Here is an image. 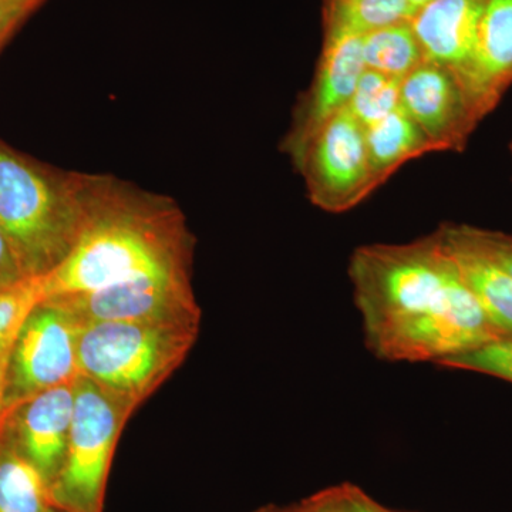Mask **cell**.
Returning a JSON list of instances; mask_svg holds the SVG:
<instances>
[{"mask_svg":"<svg viewBox=\"0 0 512 512\" xmlns=\"http://www.w3.org/2000/svg\"><path fill=\"white\" fill-rule=\"evenodd\" d=\"M349 278L367 348L379 359L443 365L498 339L437 231L355 249Z\"/></svg>","mask_w":512,"mask_h":512,"instance_id":"1","label":"cell"},{"mask_svg":"<svg viewBox=\"0 0 512 512\" xmlns=\"http://www.w3.org/2000/svg\"><path fill=\"white\" fill-rule=\"evenodd\" d=\"M192 237L170 200L92 177L76 247L39 281L42 301L150 275H191Z\"/></svg>","mask_w":512,"mask_h":512,"instance_id":"2","label":"cell"},{"mask_svg":"<svg viewBox=\"0 0 512 512\" xmlns=\"http://www.w3.org/2000/svg\"><path fill=\"white\" fill-rule=\"evenodd\" d=\"M92 175L62 173L0 140V228L26 279L52 274L76 247Z\"/></svg>","mask_w":512,"mask_h":512,"instance_id":"3","label":"cell"},{"mask_svg":"<svg viewBox=\"0 0 512 512\" xmlns=\"http://www.w3.org/2000/svg\"><path fill=\"white\" fill-rule=\"evenodd\" d=\"M200 325L201 320L82 325L77 342L80 377L138 409L183 365Z\"/></svg>","mask_w":512,"mask_h":512,"instance_id":"4","label":"cell"},{"mask_svg":"<svg viewBox=\"0 0 512 512\" xmlns=\"http://www.w3.org/2000/svg\"><path fill=\"white\" fill-rule=\"evenodd\" d=\"M137 407L79 377L66 456L49 485L53 507L103 512L107 478L121 431Z\"/></svg>","mask_w":512,"mask_h":512,"instance_id":"5","label":"cell"},{"mask_svg":"<svg viewBox=\"0 0 512 512\" xmlns=\"http://www.w3.org/2000/svg\"><path fill=\"white\" fill-rule=\"evenodd\" d=\"M82 325L59 303H37L23 322L8 360L6 409L36 394L74 382L79 373L77 342Z\"/></svg>","mask_w":512,"mask_h":512,"instance_id":"6","label":"cell"},{"mask_svg":"<svg viewBox=\"0 0 512 512\" xmlns=\"http://www.w3.org/2000/svg\"><path fill=\"white\" fill-rule=\"evenodd\" d=\"M293 165L305 180L312 204L332 214L352 210L377 190L365 127L349 109L320 128Z\"/></svg>","mask_w":512,"mask_h":512,"instance_id":"7","label":"cell"},{"mask_svg":"<svg viewBox=\"0 0 512 512\" xmlns=\"http://www.w3.org/2000/svg\"><path fill=\"white\" fill-rule=\"evenodd\" d=\"M80 325L99 322L201 320L191 275H150L96 291L56 296Z\"/></svg>","mask_w":512,"mask_h":512,"instance_id":"8","label":"cell"},{"mask_svg":"<svg viewBox=\"0 0 512 512\" xmlns=\"http://www.w3.org/2000/svg\"><path fill=\"white\" fill-rule=\"evenodd\" d=\"M365 70L362 36L348 32L325 33L315 76L296 107L284 141L285 153L293 164L320 128L340 111L348 109Z\"/></svg>","mask_w":512,"mask_h":512,"instance_id":"9","label":"cell"},{"mask_svg":"<svg viewBox=\"0 0 512 512\" xmlns=\"http://www.w3.org/2000/svg\"><path fill=\"white\" fill-rule=\"evenodd\" d=\"M400 106L434 151H463L481 123L454 70L423 62L400 84Z\"/></svg>","mask_w":512,"mask_h":512,"instance_id":"10","label":"cell"},{"mask_svg":"<svg viewBox=\"0 0 512 512\" xmlns=\"http://www.w3.org/2000/svg\"><path fill=\"white\" fill-rule=\"evenodd\" d=\"M77 379L13 407L3 426L2 436L49 485L59 474L66 456Z\"/></svg>","mask_w":512,"mask_h":512,"instance_id":"11","label":"cell"},{"mask_svg":"<svg viewBox=\"0 0 512 512\" xmlns=\"http://www.w3.org/2000/svg\"><path fill=\"white\" fill-rule=\"evenodd\" d=\"M458 77L483 121L512 84V0H485L473 56Z\"/></svg>","mask_w":512,"mask_h":512,"instance_id":"12","label":"cell"},{"mask_svg":"<svg viewBox=\"0 0 512 512\" xmlns=\"http://www.w3.org/2000/svg\"><path fill=\"white\" fill-rule=\"evenodd\" d=\"M485 0H433L414 13V30L424 62L440 64L457 74L473 56Z\"/></svg>","mask_w":512,"mask_h":512,"instance_id":"13","label":"cell"},{"mask_svg":"<svg viewBox=\"0 0 512 512\" xmlns=\"http://www.w3.org/2000/svg\"><path fill=\"white\" fill-rule=\"evenodd\" d=\"M437 234L456 259L497 338H511L512 276L477 244L468 225L446 224L437 229Z\"/></svg>","mask_w":512,"mask_h":512,"instance_id":"14","label":"cell"},{"mask_svg":"<svg viewBox=\"0 0 512 512\" xmlns=\"http://www.w3.org/2000/svg\"><path fill=\"white\" fill-rule=\"evenodd\" d=\"M365 130L376 188L386 183L407 161L434 151L429 138L402 107Z\"/></svg>","mask_w":512,"mask_h":512,"instance_id":"15","label":"cell"},{"mask_svg":"<svg viewBox=\"0 0 512 512\" xmlns=\"http://www.w3.org/2000/svg\"><path fill=\"white\" fill-rule=\"evenodd\" d=\"M49 484L0 434V512H50Z\"/></svg>","mask_w":512,"mask_h":512,"instance_id":"16","label":"cell"},{"mask_svg":"<svg viewBox=\"0 0 512 512\" xmlns=\"http://www.w3.org/2000/svg\"><path fill=\"white\" fill-rule=\"evenodd\" d=\"M366 69L402 80L424 62L410 20L372 30L362 36Z\"/></svg>","mask_w":512,"mask_h":512,"instance_id":"17","label":"cell"},{"mask_svg":"<svg viewBox=\"0 0 512 512\" xmlns=\"http://www.w3.org/2000/svg\"><path fill=\"white\" fill-rule=\"evenodd\" d=\"M412 19L407 0H325V33L366 35L372 30Z\"/></svg>","mask_w":512,"mask_h":512,"instance_id":"18","label":"cell"},{"mask_svg":"<svg viewBox=\"0 0 512 512\" xmlns=\"http://www.w3.org/2000/svg\"><path fill=\"white\" fill-rule=\"evenodd\" d=\"M400 80L386 74L366 69L357 82L355 94L348 109L363 127L372 126L377 121L400 109Z\"/></svg>","mask_w":512,"mask_h":512,"instance_id":"19","label":"cell"},{"mask_svg":"<svg viewBox=\"0 0 512 512\" xmlns=\"http://www.w3.org/2000/svg\"><path fill=\"white\" fill-rule=\"evenodd\" d=\"M39 302L42 292L37 279H23L0 289V350L12 348L23 322Z\"/></svg>","mask_w":512,"mask_h":512,"instance_id":"20","label":"cell"},{"mask_svg":"<svg viewBox=\"0 0 512 512\" xmlns=\"http://www.w3.org/2000/svg\"><path fill=\"white\" fill-rule=\"evenodd\" d=\"M441 366L497 377L512 384V336L451 357Z\"/></svg>","mask_w":512,"mask_h":512,"instance_id":"21","label":"cell"},{"mask_svg":"<svg viewBox=\"0 0 512 512\" xmlns=\"http://www.w3.org/2000/svg\"><path fill=\"white\" fill-rule=\"evenodd\" d=\"M256 512H355V510L350 500L349 484H343L320 491L301 503L288 505V507L268 505Z\"/></svg>","mask_w":512,"mask_h":512,"instance_id":"22","label":"cell"},{"mask_svg":"<svg viewBox=\"0 0 512 512\" xmlns=\"http://www.w3.org/2000/svg\"><path fill=\"white\" fill-rule=\"evenodd\" d=\"M468 228L477 244L512 276V234L471 225H468Z\"/></svg>","mask_w":512,"mask_h":512,"instance_id":"23","label":"cell"},{"mask_svg":"<svg viewBox=\"0 0 512 512\" xmlns=\"http://www.w3.org/2000/svg\"><path fill=\"white\" fill-rule=\"evenodd\" d=\"M23 279L26 278L20 272L12 249L9 247L8 239L0 228V289L19 284Z\"/></svg>","mask_w":512,"mask_h":512,"instance_id":"24","label":"cell"},{"mask_svg":"<svg viewBox=\"0 0 512 512\" xmlns=\"http://www.w3.org/2000/svg\"><path fill=\"white\" fill-rule=\"evenodd\" d=\"M350 500H352L353 510L355 512H396L383 507L382 504L377 503L372 497H369L365 491L349 484Z\"/></svg>","mask_w":512,"mask_h":512,"instance_id":"25","label":"cell"},{"mask_svg":"<svg viewBox=\"0 0 512 512\" xmlns=\"http://www.w3.org/2000/svg\"><path fill=\"white\" fill-rule=\"evenodd\" d=\"M9 353L10 349L0 350V434H2L6 419H8V409H6V373H8Z\"/></svg>","mask_w":512,"mask_h":512,"instance_id":"26","label":"cell"},{"mask_svg":"<svg viewBox=\"0 0 512 512\" xmlns=\"http://www.w3.org/2000/svg\"><path fill=\"white\" fill-rule=\"evenodd\" d=\"M23 12L19 6L12 5L6 0H0V39L8 33L10 26Z\"/></svg>","mask_w":512,"mask_h":512,"instance_id":"27","label":"cell"},{"mask_svg":"<svg viewBox=\"0 0 512 512\" xmlns=\"http://www.w3.org/2000/svg\"><path fill=\"white\" fill-rule=\"evenodd\" d=\"M431 2H433V0H407V3H409L410 12H412V18L417 10L424 8V6L429 5Z\"/></svg>","mask_w":512,"mask_h":512,"instance_id":"28","label":"cell"},{"mask_svg":"<svg viewBox=\"0 0 512 512\" xmlns=\"http://www.w3.org/2000/svg\"><path fill=\"white\" fill-rule=\"evenodd\" d=\"M6 2L12 3V5L19 6L23 10L28 9L35 0H6Z\"/></svg>","mask_w":512,"mask_h":512,"instance_id":"29","label":"cell"},{"mask_svg":"<svg viewBox=\"0 0 512 512\" xmlns=\"http://www.w3.org/2000/svg\"><path fill=\"white\" fill-rule=\"evenodd\" d=\"M50 512H67V511L60 510V508H57V507H52V510H50Z\"/></svg>","mask_w":512,"mask_h":512,"instance_id":"30","label":"cell"},{"mask_svg":"<svg viewBox=\"0 0 512 512\" xmlns=\"http://www.w3.org/2000/svg\"><path fill=\"white\" fill-rule=\"evenodd\" d=\"M510 150H511V153H512V143H511V147H510Z\"/></svg>","mask_w":512,"mask_h":512,"instance_id":"31","label":"cell"}]
</instances>
